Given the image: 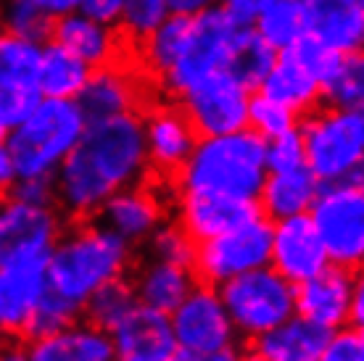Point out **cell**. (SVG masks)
Returning <instances> with one entry per match:
<instances>
[{
	"label": "cell",
	"instance_id": "obj_30",
	"mask_svg": "<svg viewBox=\"0 0 364 361\" xmlns=\"http://www.w3.org/2000/svg\"><path fill=\"white\" fill-rule=\"evenodd\" d=\"M251 29L262 43L272 48L274 53L291 50L301 37L306 35L301 0H269L267 9L251 24Z\"/></svg>",
	"mask_w": 364,
	"mask_h": 361
},
{
	"label": "cell",
	"instance_id": "obj_36",
	"mask_svg": "<svg viewBox=\"0 0 364 361\" xmlns=\"http://www.w3.org/2000/svg\"><path fill=\"white\" fill-rule=\"evenodd\" d=\"M77 314H80V308L74 306V303H69L66 298L55 296L53 290L46 288V293L40 296L35 311L29 316L21 338L35 340V338H46L50 333H58V330L69 327L72 322H77Z\"/></svg>",
	"mask_w": 364,
	"mask_h": 361
},
{
	"label": "cell",
	"instance_id": "obj_50",
	"mask_svg": "<svg viewBox=\"0 0 364 361\" xmlns=\"http://www.w3.org/2000/svg\"><path fill=\"white\" fill-rule=\"evenodd\" d=\"M362 322H364V288L362 282H359L354 290V298H351V308H348V325L362 330Z\"/></svg>",
	"mask_w": 364,
	"mask_h": 361
},
{
	"label": "cell",
	"instance_id": "obj_31",
	"mask_svg": "<svg viewBox=\"0 0 364 361\" xmlns=\"http://www.w3.org/2000/svg\"><path fill=\"white\" fill-rule=\"evenodd\" d=\"M188 29H191V16H182V14H169V16L159 24V27L140 40V63L151 77L161 80L164 72L174 63L177 53H180L182 43L188 37Z\"/></svg>",
	"mask_w": 364,
	"mask_h": 361
},
{
	"label": "cell",
	"instance_id": "obj_4",
	"mask_svg": "<svg viewBox=\"0 0 364 361\" xmlns=\"http://www.w3.org/2000/svg\"><path fill=\"white\" fill-rule=\"evenodd\" d=\"M85 122L77 100L40 98L6 137L18 180H53L58 166L82 137Z\"/></svg>",
	"mask_w": 364,
	"mask_h": 361
},
{
	"label": "cell",
	"instance_id": "obj_17",
	"mask_svg": "<svg viewBox=\"0 0 364 361\" xmlns=\"http://www.w3.org/2000/svg\"><path fill=\"white\" fill-rule=\"evenodd\" d=\"M259 214L262 211L256 206V200L232 198V195L206 193V190H185L180 193V203H177V225L188 232L193 243H203L209 237L222 235Z\"/></svg>",
	"mask_w": 364,
	"mask_h": 361
},
{
	"label": "cell",
	"instance_id": "obj_48",
	"mask_svg": "<svg viewBox=\"0 0 364 361\" xmlns=\"http://www.w3.org/2000/svg\"><path fill=\"white\" fill-rule=\"evenodd\" d=\"M16 180H18L16 163H14V158H11L6 143H0V193H9Z\"/></svg>",
	"mask_w": 364,
	"mask_h": 361
},
{
	"label": "cell",
	"instance_id": "obj_8",
	"mask_svg": "<svg viewBox=\"0 0 364 361\" xmlns=\"http://www.w3.org/2000/svg\"><path fill=\"white\" fill-rule=\"evenodd\" d=\"M309 219L330 264L359 271L364 262V188L351 182L319 185Z\"/></svg>",
	"mask_w": 364,
	"mask_h": 361
},
{
	"label": "cell",
	"instance_id": "obj_1",
	"mask_svg": "<svg viewBox=\"0 0 364 361\" xmlns=\"http://www.w3.org/2000/svg\"><path fill=\"white\" fill-rule=\"evenodd\" d=\"M148 177L143 119L137 114L87 122L80 143L53 174L55 200L69 217L90 219L106 200Z\"/></svg>",
	"mask_w": 364,
	"mask_h": 361
},
{
	"label": "cell",
	"instance_id": "obj_52",
	"mask_svg": "<svg viewBox=\"0 0 364 361\" xmlns=\"http://www.w3.org/2000/svg\"><path fill=\"white\" fill-rule=\"evenodd\" d=\"M9 132H11V122H9V117L3 114V109H0V143H6Z\"/></svg>",
	"mask_w": 364,
	"mask_h": 361
},
{
	"label": "cell",
	"instance_id": "obj_45",
	"mask_svg": "<svg viewBox=\"0 0 364 361\" xmlns=\"http://www.w3.org/2000/svg\"><path fill=\"white\" fill-rule=\"evenodd\" d=\"M119 9H122V0H80L77 3V11L98 21H106V24H117Z\"/></svg>",
	"mask_w": 364,
	"mask_h": 361
},
{
	"label": "cell",
	"instance_id": "obj_28",
	"mask_svg": "<svg viewBox=\"0 0 364 361\" xmlns=\"http://www.w3.org/2000/svg\"><path fill=\"white\" fill-rule=\"evenodd\" d=\"M196 285L198 282L193 277L191 266L154 259V262L140 269L132 290H135L137 303L156 308L161 314H172Z\"/></svg>",
	"mask_w": 364,
	"mask_h": 361
},
{
	"label": "cell",
	"instance_id": "obj_46",
	"mask_svg": "<svg viewBox=\"0 0 364 361\" xmlns=\"http://www.w3.org/2000/svg\"><path fill=\"white\" fill-rule=\"evenodd\" d=\"M169 361H254V359H251V356H243L235 345H230V348L211 351V353H196V351H182V348H177Z\"/></svg>",
	"mask_w": 364,
	"mask_h": 361
},
{
	"label": "cell",
	"instance_id": "obj_25",
	"mask_svg": "<svg viewBox=\"0 0 364 361\" xmlns=\"http://www.w3.org/2000/svg\"><path fill=\"white\" fill-rule=\"evenodd\" d=\"M328 338L330 330L293 314L269 333L254 338L248 356L254 361H319Z\"/></svg>",
	"mask_w": 364,
	"mask_h": 361
},
{
	"label": "cell",
	"instance_id": "obj_40",
	"mask_svg": "<svg viewBox=\"0 0 364 361\" xmlns=\"http://www.w3.org/2000/svg\"><path fill=\"white\" fill-rule=\"evenodd\" d=\"M285 53L291 55L296 63H301V66L319 82V87L325 85V80H328L330 74L336 72V66L341 63V58H343L338 50L328 48L325 43H319L317 37H311V35H304L299 43H296L291 50H285Z\"/></svg>",
	"mask_w": 364,
	"mask_h": 361
},
{
	"label": "cell",
	"instance_id": "obj_38",
	"mask_svg": "<svg viewBox=\"0 0 364 361\" xmlns=\"http://www.w3.org/2000/svg\"><path fill=\"white\" fill-rule=\"evenodd\" d=\"M0 27L14 32V35L43 43L50 37L53 21L43 16L35 6H29L27 0H0Z\"/></svg>",
	"mask_w": 364,
	"mask_h": 361
},
{
	"label": "cell",
	"instance_id": "obj_7",
	"mask_svg": "<svg viewBox=\"0 0 364 361\" xmlns=\"http://www.w3.org/2000/svg\"><path fill=\"white\" fill-rule=\"evenodd\" d=\"M240 29L243 27H237L222 9H209L191 16L188 37H185L174 63L159 80V85L169 95L180 98L193 85L203 82L211 74L225 72Z\"/></svg>",
	"mask_w": 364,
	"mask_h": 361
},
{
	"label": "cell",
	"instance_id": "obj_9",
	"mask_svg": "<svg viewBox=\"0 0 364 361\" xmlns=\"http://www.w3.org/2000/svg\"><path fill=\"white\" fill-rule=\"evenodd\" d=\"M269 248H272V222L259 214L222 235L196 243L191 271L196 282L217 288L230 277L267 266Z\"/></svg>",
	"mask_w": 364,
	"mask_h": 361
},
{
	"label": "cell",
	"instance_id": "obj_2",
	"mask_svg": "<svg viewBox=\"0 0 364 361\" xmlns=\"http://www.w3.org/2000/svg\"><path fill=\"white\" fill-rule=\"evenodd\" d=\"M132 262V245L103 225H80L61 235L46 264L48 290L66 298L82 311L106 282L122 280Z\"/></svg>",
	"mask_w": 364,
	"mask_h": 361
},
{
	"label": "cell",
	"instance_id": "obj_16",
	"mask_svg": "<svg viewBox=\"0 0 364 361\" xmlns=\"http://www.w3.org/2000/svg\"><path fill=\"white\" fill-rule=\"evenodd\" d=\"M359 285V271L328 264L306 282L296 285V314L325 330L348 325V308Z\"/></svg>",
	"mask_w": 364,
	"mask_h": 361
},
{
	"label": "cell",
	"instance_id": "obj_20",
	"mask_svg": "<svg viewBox=\"0 0 364 361\" xmlns=\"http://www.w3.org/2000/svg\"><path fill=\"white\" fill-rule=\"evenodd\" d=\"M306 35L341 55L362 53L364 0H301Z\"/></svg>",
	"mask_w": 364,
	"mask_h": 361
},
{
	"label": "cell",
	"instance_id": "obj_39",
	"mask_svg": "<svg viewBox=\"0 0 364 361\" xmlns=\"http://www.w3.org/2000/svg\"><path fill=\"white\" fill-rule=\"evenodd\" d=\"M148 248H151V256L159 262L182 264V266H191L193 253H196V243L188 237V232L180 225H164V222L148 237Z\"/></svg>",
	"mask_w": 364,
	"mask_h": 361
},
{
	"label": "cell",
	"instance_id": "obj_49",
	"mask_svg": "<svg viewBox=\"0 0 364 361\" xmlns=\"http://www.w3.org/2000/svg\"><path fill=\"white\" fill-rule=\"evenodd\" d=\"M172 14H182V16H196L209 9H217L219 0H166Z\"/></svg>",
	"mask_w": 364,
	"mask_h": 361
},
{
	"label": "cell",
	"instance_id": "obj_26",
	"mask_svg": "<svg viewBox=\"0 0 364 361\" xmlns=\"http://www.w3.org/2000/svg\"><path fill=\"white\" fill-rule=\"evenodd\" d=\"M317 193L319 182L306 166L288 169V172H267L264 185L256 195V206L262 211V217L277 222L296 214H309Z\"/></svg>",
	"mask_w": 364,
	"mask_h": 361
},
{
	"label": "cell",
	"instance_id": "obj_27",
	"mask_svg": "<svg viewBox=\"0 0 364 361\" xmlns=\"http://www.w3.org/2000/svg\"><path fill=\"white\" fill-rule=\"evenodd\" d=\"M259 92L264 98L285 106L288 111L299 114H311L322 100V87L301 63H296L288 53H280L259 82Z\"/></svg>",
	"mask_w": 364,
	"mask_h": 361
},
{
	"label": "cell",
	"instance_id": "obj_24",
	"mask_svg": "<svg viewBox=\"0 0 364 361\" xmlns=\"http://www.w3.org/2000/svg\"><path fill=\"white\" fill-rule=\"evenodd\" d=\"M29 361H117V348L106 330L95 325H77L35 338L27 345Z\"/></svg>",
	"mask_w": 364,
	"mask_h": 361
},
{
	"label": "cell",
	"instance_id": "obj_3",
	"mask_svg": "<svg viewBox=\"0 0 364 361\" xmlns=\"http://www.w3.org/2000/svg\"><path fill=\"white\" fill-rule=\"evenodd\" d=\"M267 180L264 140L248 126L228 135L198 137L174 185L185 190H206L232 198L256 200Z\"/></svg>",
	"mask_w": 364,
	"mask_h": 361
},
{
	"label": "cell",
	"instance_id": "obj_21",
	"mask_svg": "<svg viewBox=\"0 0 364 361\" xmlns=\"http://www.w3.org/2000/svg\"><path fill=\"white\" fill-rule=\"evenodd\" d=\"M100 225L124 237L129 245L146 243L154 230L164 222V200L148 185H132L114 193L100 206Z\"/></svg>",
	"mask_w": 364,
	"mask_h": 361
},
{
	"label": "cell",
	"instance_id": "obj_10",
	"mask_svg": "<svg viewBox=\"0 0 364 361\" xmlns=\"http://www.w3.org/2000/svg\"><path fill=\"white\" fill-rule=\"evenodd\" d=\"M180 103L198 137L228 135L248 124L251 90L230 72H217L182 92Z\"/></svg>",
	"mask_w": 364,
	"mask_h": 361
},
{
	"label": "cell",
	"instance_id": "obj_15",
	"mask_svg": "<svg viewBox=\"0 0 364 361\" xmlns=\"http://www.w3.org/2000/svg\"><path fill=\"white\" fill-rule=\"evenodd\" d=\"M143 137L148 172L164 182H174L198 143V135L180 106H154L143 119Z\"/></svg>",
	"mask_w": 364,
	"mask_h": 361
},
{
	"label": "cell",
	"instance_id": "obj_35",
	"mask_svg": "<svg viewBox=\"0 0 364 361\" xmlns=\"http://www.w3.org/2000/svg\"><path fill=\"white\" fill-rule=\"evenodd\" d=\"M169 3L166 0H122L117 24L119 35H124L132 43L146 40L166 16H169Z\"/></svg>",
	"mask_w": 364,
	"mask_h": 361
},
{
	"label": "cell",
	"instance_id": "obj_47",
	"mask_svg": "<svg viewBox=\"0 0 364 361\" xmlns=\"http://www.w3.org/2000/svg\"><path fill=\"white\" fill-rule=\"evenodd\" d=\"M27 3L35 6L43 16L55 21V18H61V16H66V14L77 11V3H80V0H27Z\"/></svg>",
	"mask_w": 364,
	"mask_h": 361
},
{
	"label": "cell",
	"instance_id": "obj_33",
	"mask_svg": "<svg viewBox=\"0 0 364 361\" xmlns=\"http://www.w3.org/2000/svg\"><path fill=\"white\" fill-rule=\"evenodd\" d=\"M135 303H137L135 290H132V285L122 277V280L106 282L103 288L95 290L90 298L85 301L82 311H85V316H87V322H90V325L111 333V330H114V327H117L119 322L132 311Z\"/></svg>",
	"mask_w": 364,
	"mask_h": 361
},
{
	"label": "cell",
	"instance_id": "obj_14",
	"mask_svg": "<svg viewBox=\"0 0 364 361\" xmlns=\"http://www.w3.org/2000/svg\"><path fill=\"white\" fill-rule=\"evenodd\" d=\"M330 264L328 251L311 225L309 214H296L272 222L269 266L288 282L301 285Z\"/></svg>",
	"mask_w": 364,
	"mask_h": 361
},
{
	"label": "cell",
	"instance_id": "obj_22",
	"mask_svg": "<svg viewBox=\"0 0 364 361\" xmlns=\"http://www.w3.org/2000/svg\"><path fill=\"white\" fill-rule=\"evenodd\" d=\"M46 264H0V338H21L40 296L46 293Z\"/></svg>",
	"mask_w": 364,
	"mask_h": 361
},
{
	"label": "cell",
	"instance_id": "obj_37",
	"mask_svg": "<svg viewBox=\"0 0 364 361\" xmlns=\"http://www.w3.org/2000/svg\"><path fill=\"white\" fill-rule=\"evenodd\" d=\"M246 126L251 132H256L262 140H272V137L285 135V132L296 129V126H299V117H296L293 111L285 109V106L264 98V95L259 92V95L251 98V103H248Z\"/></svg>",
	"mask_w": 364,
	"mask_h": 361
},
{
	"label": "cell",
	"instance_id": "obj_41",
	"mask_svg": "<svg viewBox=\"0 0 364 361\" xmlns=\"http://www.w3.org/2000/svg\"><path fill=\"white\" fill-rule=\"evenodd\" d=\"M264 156H267V172H288L306 166L304 163V143H301L299 126L277 135L272 140H264Z\"/></svg>",
	"mask_w": 364,
	"mask_h": 361
},
{
	"label": "cell",
	"instance_id": "obj_19",
	"mask_svg": "<svg viewBox=\"0 0 364 361\" xmlns=\"http://www.w3.org/2000/svg\"><path fill=\"white\" fill-rule=\"evenodd\" d=\"M143 98L140 80L127 66L117 61L92 69L85 87L77 95V106L82 111L85 122H103V119L135 114Z\"/></svg>",
	"mask_w": 364,
	"mask_h": 361
},
{
	"label": "cell",
	"instance_id": "obj_29",
	"mask_svg": "<svg viewBox=\"0 0 364 361\" xmlns=\"http://www.w3.org/2000/svg\"><path fill=\"white\" fill-rule=\"evenodd\" d=\"M90 66L77 55L64 50L61 45H43L40 66H37V90L43 98H64L74 100L90 77Z\"/></svg>",
	"mask_w": 364,
	"mask_h": 361
},
{
	"label": "cell",
	"instance_id": "obj_5",
	"mask_svg": "<svg viewBox=\"0 0 364 361\" xmlns=\"http://www.w3.org/2000/svg\"><path fill=\"white\" fill-rule=\"evenodd\" d=\"M304 163L319 185L351 182L362 185L364 169V111L328 109L311 111L299 126Z\"/></svg>",
	"mask_w": 364,
	"mask_h": 361
},
{
	"label": "cell",
	"instance_id": "obj_42",
	"mask_svg": "<svg viewBox=\"0 0 364 361\" xmlns=\"http://www.w3.org/2000/svg\"><path fill=\"white\" fill-rule=\"evenodd\" d=\"M319 361H364V333L351 325L333 330Z\"/></svg>",
	"mask_w": 364,
	"mask_h": 361
},
{
	"label": "cell",
	"instance_id": "obj_32",
	"mask_svg": "<svg viewBox=\"0 0 364 361\" xmlns=\"http://www.w3.org/2000/svg\"><path fill=\"white\" fill-rule=\"evenodd\" d=\"M274 58H277V53H274L272 48L262 43L251 27H243L240 35H237L232 53H230L225 72L232 74L240 85H246L248 90H254V87H259V82L264 80V74L269 72Z\"/></svg>",
	"mask_w": 364,
	"mask_h": 361
},
{
	"label": "cell",
	"instance_id": "obj_12",
	"mask_svg": "<svg viewBox=\"0 0 364 361\" xmlns=\"http://www.w3.org/2000/svg\"><path fill=\"white\" fill-rule=\"evenodd\" d=\"M169 325H172L174 343L182 351H222V348L235 345L237 338L217 288L200 285V282L169 314Z\"/></svg>",
	"mask_w": 364,
	"mask_h": 361
},
{
	"label": "cell",
	"instance_id": "obj_43",
	"mask_svg": "<svg viewBox=\"0 0 364 361\" xmlns=\"http://www.w3.org/2000/svg\"><path fill=\"white\" fill-rule=\"evenodd\" d=\"M9 193L11 198L35 203V206H53L55 200L53 180H16Z\"/></svg>",
	"mask_w": 364,
	"mask_h": 361
},
{
	"label": "cell",
	"instance_id": "obj_18",
	"mask_svg": "<svg viewBox=\"0 0 364 361\" xmlns=\"http://www.w3.org/2000/svg\"><path fill=\"white\" fill-rule=\"evenodd\" d=\"M109 335L117 348V361H169L177 351L169 314L143 303H135Z\"/></svg>",
	"mask_w": 364,
	"mask_h": 361
},
{
	"label": "cell",
	"instance_id": "obj_44",
	"mask_svg": "<svg viewBox=\"0 0 364 361\" xmlns=\"http://www.w3.org/2000/svg\"><path fill=\"white\" fill-rule=\"evenodd\" d=\"M267 3L269 0H219L217 9L225 11L237 27H251L256 16L267 9Z\"/></svg>",
	"mask_w": 364,
	"mask_h": 361
},
{
	"label": "cell",
	"instance_id": "obj_23",
	"mask_svg": "<svg viewBox=\"0 0 364 361\" xmlns=\"http://www.w3.org/2000/svg\"><path fill=\"white\" fill-rule=\"evenodd\" d=\"M50 43L77 55L90 69L114 63L122 50V35L117 32V27L87 16L82 11H72L66 16L55 18L50 27Z\"/></svg>",
	"mask_w": 364,
	"mask_h": 361
},
{
	"label": "cell",
	"instance_id": "obj_11",
	"mask_svg": "<svg viewBox=\"0 0 364 361\" xmlns=\"http://www.w3.org/2000/svg\"><path fill=\"white\" fill-rule=\"evenodd\" d=\"M61 237V217L53 206L16 198L0 203V264L48 262Z\"/></svg>",
	"mask_w": 364,
	"mask_h": 361
},
{
	"label": "cell",
	"instance_id": "obj_13",
	"mask_svg": "<svg viewBox=\"0 0 364 361\" xmlns=\"http://www.w3.org/2000/svg\"><path fill=\"white\" fill-rule=\"evenodd\" d=\"M43 43L0 27V109L11 126L21 122L43 98L37 90V66Z\"/></svg>",
	"mask_w": 364,
	"mask_h": 361
},
{
	"label": "cell",
	"instance_id": "obj_6",
	"mask_svg": "<svg viewBox=\"0 0 364 361\" xmlns=\"http://www.w3.org/2000/svg\"><path fill=\"white\" fill-rule=\"evenodd\" d=\"M237 335L254 340L296 314V285L267 264L217 285Z\"/></svg>",
	"mask_w": 364,
	"mask_h": 361
},
{
	"label": "cell",
	"instance_id": "obj_51",
	"mask_svg": "<svg viewBox=\"0 0 364 361\" xmlns=\"http://www.w3.org/2000/svg\"><path fill=\"white\" fill-rule=\"evenodd\" d=\"M0 361H29V359H27V351H21V348H6V351H0Z\"/></svg>",
	"mask_w": 364,
	"mask_h": 361
},
{
	"label": "cell",
	"instance_id": "obj_34",
	"mask_svg": "<svg viewBox=\"0 0 364 361\" xmlns=\"http://www.w3.org/2000/svg\"><path fill=\"white\" fill-rule=\"evenodd\" d=\"M322 98L333 109H362L364 106V61L359 53L341 58L336 72L322 85Z\"/></svg>",
	"mask_w": 364,
	"mask_h": 361
}]
</instances>
